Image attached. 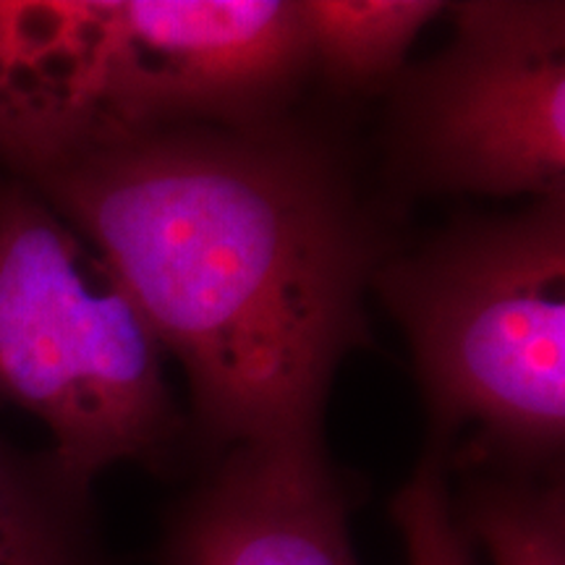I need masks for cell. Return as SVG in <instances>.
Listing matches in <instances>:
<instances>
[{
  "mask_svg": "<svg viewBox=\"0 0 565 565\" xmlns=\"http://www.w3.org/2000/svg\"><path fill=\"white\" fill-rule=\"evenodd\" d=\"M454 38L391 84L387 173L412 194H565V6H448Z\"/></svg>",
  "mask_w": 565,
  "mask_h": 565,
  "instance_id": "5",
  "label": "cell"
},
{
  "mask_svg": "<svg viewBox=\"0 0 565 565\" xmlns=\"http://www.w3.org/2000/svg\"><path fill=\"white\" fill-rule=\"evenodd\" d=\"M0 565H113L92 511V484L51 450L26 454L0 435Z\"/></svg>",
  "mask_w": 565,
  "mask_h": 565,
  "instance_id": "7",
  "label": "cell"
},
{
  "mask_svg": "<svg viewBox=\"0 0 565 565\" xmlns=\"http://www.w3.org/2000/svg\"><path fill=\"white\" fill-rule=\"evenodd\" d=\"M158 565H359L351 490L324 435L238 443L210 456L166 515Z\"/></svg>",
  "mask_w": 565,
  "mask_h": 565,
  "instance_id": "6",
  "label": "cell"
},
{
  "mask_svg": "<svg viewBox=\"0 0 565 565\" xmlns=\"http://www.w3.org/2000/svg\"><path fill=\"white\" fill-rule=\"evenodd\" d=\"M437 0H296L309 71L341 95L391 89Z\"/></svg>",
  "mask_w": 565,
  "mask_h": 565,
  "instance_id": "8",
  "label": "cell"
},
{
  "mask_svg": "<svg viewBox=\"0 0 565 565\" xmlns=\"http://www.w3.org/2000/svg\"><path fill=\"white\" fill-rule=\"evenodd\" d=\"M168 353L113 267L30 186L0 175V404L51 429L84 484L166 469L189 435Z\"/></svg>",
  "mask_w": 565,
  "mask_h": 565,
  "instance_id": "4",
  "label": "cell"
},
{
  "mask_svg": "<svg viewBox=\"0 0 565 565\" xmlns=\"http://www.w3.org/2000/svg\"><path fill=\"white\" fill-rule=\"evenodd\" d=\"M458 519L492 565H565L563 477L463 475Z\"/></svg>",
  "mask_w": 565,
  "mask_h": 565,
  "instance_id": "9",
  "label": "cell"
},
{
  "mask_svg": "<svg viewBox=\"0 0 565 565\" xmlns=\"http://www.w3.org/2000/svg\"><path fill=\"white\" fill-rule=\"evenodd\" d=\"M372 288L406 333L427 448L450 471L561 475L565 194L395 246Z\"/></svg>",
  "mask_w": 565,
  "mask_h": 565,
  "instance_id": "3",
  "label": "cell"
},
{
  "mask_svg": "<svg viewBox=\"0 0 565 565\" xmlns=\"http://www.w3.org/2000/svg\"><path fill=\"white\" fill-rule=\"evenodd\" d=\"M309 74L296 0H0V162L270 121Z\"/></svg>",
  "mask_w": 565,
  "mask_h": 565,
  "instance_id": "2",
  "label": "cell"
},
{
  "mask_svg": "<svg viewBox=\"0 0 565 565\" xmlns=\"http://www.w3.org/2000/svg\"><path fill=\"white\" fill-rule=\"evenodd\" d=\"M113 267L183 366L204 458L320 435L372 343L366 291L395 246L335 139L286 116L194 124L11 175Z\"/></svg>",
  "mask_w": 565,
  "mask_h": 565,
  "instance_id": "1",
  "label": "cell"
},
{
  "mask_svg": "<svg viewBox=\"0 0 565 565\" xmlns=\"http://www.w3.org/2000/svg\"><path fill=\"white\" fill-rule=\"evenodd\" d=\"M391 515L408 565H475V542L458 519L450 469L437 450L424 448L408 482L395 492Z\"/></svg>",
  "mask_w": 565,
  "mask_h": 565,
  "instance_id": "10",
  "label": "cell"
}]
</instances>
